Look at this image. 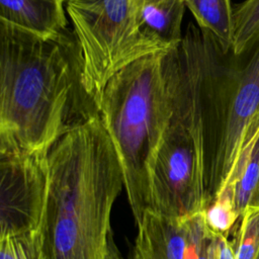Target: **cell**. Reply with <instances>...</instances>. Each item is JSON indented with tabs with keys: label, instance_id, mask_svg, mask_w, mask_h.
Segmentation results:
<instances>
[{
	"label": "cell",
	"instance_id": "cell-1",
	"mask_svg": "<svg viewBox=\"0 0 259 259\" xmlns=\"http://www.w3.org/2000/svg\"><path fill=\"white\" fill-rule=\"evenodd\" d=\"M96 114L75 34L41 37L0 20V152L49 154Z\"/></svg>",
	"mask_w": 259,
	"mask_h": 259
},
{
	"label": "cell",
	"instance_id": "cell-2",
	"mask_svg": "<svg viewBox=\"0 0 259 259\" xmlns=\"http://www.w3.org/2000/svg\"><path fill=\"white\" fill-rule=\"evenodd\" d=\"M122 168L100 113L63 135L48 155L40 231L47 259H103Z\"/></svg>",
	"mask_w": 259,
	"mask_h": 259
},
{
	"label": "cell",
	"instance_id": "cell-3",
	"mask_svg": "<svg viewBox=\"0 0 259 259\" xmlns=\"http://www.w3.org/2000/svg\"><path fill=\"white\" fill-rule=\"evenodd\" d=\"M165 63L172 111L151 171L149 209L183 218L206 208L201 31L192 22L181 44L165 54Z\"/></svg>",
	"mask_w": 259,
	"mask_h": 259
},
{
	"label": "cell",
	"instance_id": "cell-4",
	"mask_svg": "<svg viewBox=\"0 0 259 259\" xmlns=\"http://www.w3.org/2000/svg\"><path fill=\"white\" fill-rule=\"evenodd\" d=\"M166 53L147 56L120 70L106 84L99 102L137 226L150 206L151 171L172 111Z\"/></svg>",
	"mask_w": 259,
	"mask_h": 259
},
{
	"label": "cell",
	"instance_id": "cell-5",
	"mask_svg": "<svg viewBox=\"0 0 259 259\" xmlns=\"http://www.w3.org/2000/svg\"><path fill=\"white\" fill-rule=\"evenodd\" d=\"M201 30V29H200ZM246 63L201 30L200 97L206 206L225 188L245 140L259 132V36Z\"/></svg>",
	"mask_w": 259,
	"mask_h": 259
},
{
	"label": "cell",
	"instance_id": "cell-6",
	"mask_svg": "<svg viewBox=\"0 0 259 259\" xmlns=\"http://www.w3.org/2000/svg\"><path fill=\"white\" fill-rule=\"evenodd\" d=\"M66 10L81 51L83 83L98 107L116 73L142 58L167 52L141 29L137 0H66Z\"/></svg>",
	"mask_w": 259,
	"mask_h": 259
},
{
	"label": "cell",
	"instance_id": "cell-7",
	"mask_svg": "<svg viewBox=\"0 0 259 259\" xmlns=\"http://www.w3.org/2000/svg\"><path fill=\"white\" fill-rule=\"evenodd\" d=\"M48 155L0 152V237L40 227L48 190Z\"/></svg>",
	"mask_w": 259,
	"mask_h": 259
},
{
	"label": "cell",
	"instance_id": "cell-8",
	"mask_svg": "<svg viewBox=\"0 0 259 259\" xmlns=\"http://www.w3.org/2000/svg\"><path fill=\"white\" fill-rule=\"evenodd\" d=\"M132 259H213L217 235L209 231L204 210L168 218L148 209L137 226Z\"/></svg>",
	"mask_w": 259,
	"mask_h": 259
},
{
	"label": "cell",
	"instance_id": "cell-9",
	"mask_svg": "<svg viewBox=\"0 0 259 259\" xmlns=\"http://www.w3.org/2000/svg\"><path fill=\"white\" fill-rule=\"evenodd\" d=\"M66 0H0V20L41 37L70 32Z\"/></svg>",
	"mask_w": 259,
	"mask_h": 259
},
{
	"label": "cell",
	"instance_id": "cell-10",
	"mask_svg": "<svg viewBox=\"0 0 259 259\" xmlns=\"http://www.w3.org/2000/svg\"><path fill=\"white\" fill-rule=\"evenodd\" d=\"M184 0L144 2L137 0L138 20L143 32L169 52L182 39L181 24L185 11Z\"/></svg>",
	"mask_w": 259,
	"mask_h": 259
},
{
	"label": "cell",
	"instance_id": "cell-11",
	"mask_svg": "<svg viewBox=\"0 0 259 259\" xmlns=\"http://www.w3.org/2000/svg\"><path fill=\"white\" fill-rule=\"evenodd\" d=\"M198 27L217 40L226 54L234 42V8L231 0H184Z\"/></svg>",
	"mask_w": 259,
	"mask_h": 259
},
{
	"label": "cell",
	"instance_id": "cell-12",
	"mask_svg": "<svg viewBox=\"0 0 259 259\" xmlns=\"http://www.w3.org/2000/svg\"><path fill=\"white\" fill-rule=\"evenodd\" d=\"M259 36V0H244L234 8L232 54L243 56Z\"/></svg>",
	"mask_w": 259,
	"mask_h": 259
},
{
	"label": "cell",
	"instance_id": "cell-13",
	"mask_svg": "<svg viewBox=\"0 0 259 259\" xmlns=\"http://www.w3.org/2000/svg\"><path fill=\"white\" fill-rule=\"evenodd\" d=\"M235 259H255L259 251V202L246 207L236 229Z\"/></svg>",
	"mask_w": 259,
	"mask_h": 259
},
{
	"label": "cell",
	"instance_id": "cell-14",
	"mask_svg": "<svg viewBox=\"0 0 259 259\" xmlns=\"http://www.w3.org/2000/svg\"><path fill=\"white\" fill-rule=\"evenodd\" d=\"M0 259H47L40 228L0 237Z\"/></svg>",
	"mask_w": 259,
	"mask_h": 259
},
{
	"label": "cell",
	"instance_id": "cell-15",
	"mask_svg": "<svg viewBox=\"0 0 259 259\" xmlns=\"http://www.w3.org/2000/svg\"><path fill=\"white\" fill-rule=\"evenodd\" d=\"M239 219L230 190H224L204 209L206 227L215 235L229 237Z\"/></svg>",
	"mask_w": 259,
	"mask_h": 259
},
{
	"label": "cell",
	"instance_id": "cell-16",
	"mask_svg": "<svg viewBox=\"0 0 259 259\" xmlns=\"http://www.w3.org/2000/svg\"><path fill=\"white\" fill-rule=\"evenodd\" d=\"M213 259H235L234 242L230 241L229 237L217 235Z\"/></svg>",
	"mask_w": 259,
	"mask_h": 259
},
{
	"label": "cell",
	"instance_id": "cell-17",
	"mask_svg": "<svg viewBox=\"0 0 259 259\" xmlns=\"http://www.w3.org/2000/svg\"><path fill=\"white\" fill-rule=\"evenodd\" d=\"M103 259H124L123 256L121 255L118 247L115 244L112 233L110 234V236L108 238V242H107V246L105 249Z\"/></svg>",
	"mask_w": 259,
	"mask_h": 259
},
{
	"label": "cell",
	"instance_id": "cell-18",
	"mask_svg": "<svg viewBox=\"0 0 259 259\" xmlns=\"http://www.w3.org/2000/svg\"><path fill=\"white\" fill-rule=\"evenodd\" d=\"M257 202H259V185H258V189L256 191V194H255V197H254V200H253V203H257Z\"/></svg>",
	"mask_w": 259,
	"mask_h": 259
},
{
	"label": "cell",
	"instance_id": "cell-19",
	"mask_svg": "<svg viewBox=\"0 0 259 259\" xmlns=\"http://www.w3.org/2000/svg\"><path fill=\"white\" fill-rule=\"evenodd\" d=\"M139 1H144V2H153V3H155V2H159V1H161V0H139Z\"/></svg>",
	"mask_w": 259,
	"mask_h": 259
},
{
	"label": "cell",
	"instance_id": "cell-20",
	"mask_svg": "<svg viewBox=\"0 0 259 259\" xmlns=\"http://www.w3.org/2000/svg\"><path fill=\"white\" fill-rule=\"evenodd\" d=\"M255 259H259V251H258V253H257V255H256Z\"/></svg>",
	"mask_w": 259,
	"mask_h": 259
}]
</instances>
